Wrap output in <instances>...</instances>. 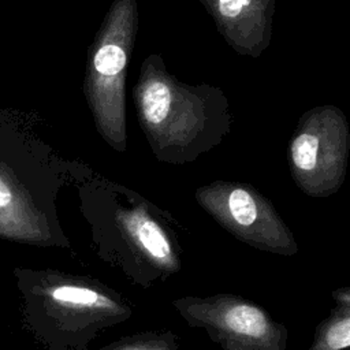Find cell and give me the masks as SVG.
<instances>
[{"label": "cell", "mask_w": 350, "mask_h": 350, "mask_svg": "<svg viewBox=\"0 0 350 350\" xmlns=\"http://www.w3.org/2000/svg\"><path fill=\"white\" fill-rule=\"evenodd\" d=\"M226 323L234 332L252 336L262 335L267 327V321L261 310L249 305L231 308L226 316Z\"/></svg>", "instance_id": "6da1fadb"}, {"label": "cell", "mask_w": 350, "mask_h": 350, "mask_svg": "<svg viewBox=\"0 0 350 350\" xmlns=\"http://www.w3.org/2000/svg\"><path fill=\"white\" fill-rule=\"evenodd\" d=\"M144 113L145 118L150 123H160L165 119L170 104H171V93L165 83L163 82H152L146 86L144 92Z\"/></svg>", "instance_id": "7a4b0ae2"}, {"label": "cell", "mask_w": 350, "mask_h": 350, "mask_svg": "<svg viewBox=\"0 0 350 350\" xmlns=\"http://www.w3.org/2000/svg\"><path fill=\"white\" fill-rule=\"evenodd\" d=\"M138 238L144 247L156 258L170 256V245L161 230L152 221H142L138 227Z\"/></svg>", "instance_id": "3957f363"}, {"label": "cell", "mask_w": 350, "mask_h": 350, "mask_svg": "<svg viewBox=\"0 0 350 350\" xmlns=\"http://www.w3.org/2000/svg\"><path fill=\"white\" fill-rule=\"evenodd\" d=\"M126 66L124 51L113 44L104 45L94 56V67L101 75H115Z\"/></svg>", "instance_id": "277c9868"}, {"label": "cell", "mask_w": 350, "mask_h": 350, "mask_svg": "<svg viewBox=\"0 0 350 350\" xmlns=\"http://www.w3.org/2000/svg\"><path fill=\"white\" fill-rule=\"evenodd\" d=\"M319 149V138L312 134H302L294 142L291 148L294 164L301 170H313L316 165Z\"/></svg>", "instance_id": "5b68a950"}, {"label": "cell", "mask_w": 350, "mask_h": 350, "mask_svg": "<svg viewBox=\"0 0 350 350\" xmlns=\"http://www.w3.org/2000/svg\"><path fill=\"white\" fill-rule=\"evenodd\" d=\"M228 206L232 217L241 226H250L256 220V202L247 191L242 189L234 190L228 197Z\"/></svg>", "instance_id": "8992f818"}, {"label": "cell", "mask_w": 350, "mask_h": 350, "mask_svg": "<svg viewBox=\"0 0 350 350\" xmlns=\"http://www.w3.org/2000/svg\"><path fill=\"white\" fill-rule=\"evenodd\" d=\"M52 297L56 301L77 304V305H93L98 301V294L96 291L85 287H75V286L57 287L52 293Z\"/></svg>", "instance_id": "52a82bcc"}, {"label": "cell", "mask_w": 350, "mask_h": 350, "mask_svg": "<svg viewBox=\"0 0 350 350\" xmlns=\"http://www.w3.org/2000/svg\"><path fill=\"white\" fill-rule=\"evenodd\" d=\"M350 325H349V319L346 317L343 321L336 323L329 332L327 334V343L332 350H339V349H346L350 345V336H349Z\"/></svg>", "instance_id": "ba28073f"}, {"label": "cell", "mask_w": 350, "mask_h": 350, "mask_svg": "<svg viewBox=\"0 0 350 350\" xmlns=\"http://www.w3.org/2000/svg\"><path fill=\"white\" fill-rule=\"evenodd\" d=\"M219 10L223 16L235 18L242 11L241 0H219Z\"/></svg>", "instance_id": "9c48e42d"}, {"label": "cell", "mask_w": 350, "mask_h": 350, "mask_svg": "<svg viewBox=\"0 0 350 350\" xmlns=\"http://www.w3.org/2000/svg\"><path fill=\"white\" fill-rule=\"evenodd\" d=\"M10 201V193L0 187V206L5 205Z\"/></svg>", "instance_id": "30bf717a"}, {"label": "cell", "mask_w": 350, "mask_h": 350, "mask_svg": "<svg viewBox=\"0 0 350 350\" xmlns=\"http://www.w3.org/2000/svg\"><path fill=\"white\" fill-rule=\"evenodd\" d=\"M241 4H242V8L247 7L250 4V0H241Z\"/></svg>", "instance_id": "8fae6325"}]
</instances>
